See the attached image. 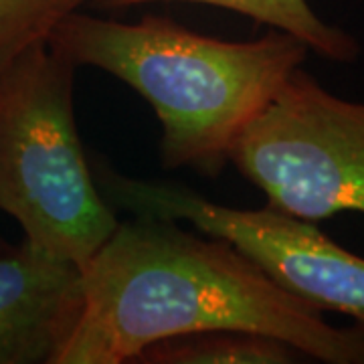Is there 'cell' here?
<instances>
[{
	"mask_svg": "<svg viewBox=\"0 0 364 364\" xmlns=\"http://www.w3.org/2000/svg\"><path fill=\"white\" fill-rule=\"evenodd\" d=\"M301 352L284 340L245 330H200L146 346L138 364H291Z\"/></svg>",
	"mask_w": 364,
	"mask_h": 364,
	"instance_id": "cell-8",
	"label": "cell"
},
{
	"mask_svg": "<svg viewBox=\"0 0 364 364\" xmlns=\"http://www.w3.org/2000/svg\"><path fill=\"white\" fill-rule=\"evenodd\" d=\"M47 45L71 65L104 69L138 91L162 124L164 168L207 178L221 176L239 136L310 53L279 28L233 43L156 14L128 25L73 13Z\"/></svg>",
	"mask_w": 364,
	"mask_h": 364,
	"instance_id": "cell-2",
	"label": "cell"
},
{
	"mask_svg": "<svg viewBox=\"0 0 364 364\" xmlns=\"http://www.w3.org/2000/svg\"><path fill=\"white\" fill-rule=\"evenodd\" d=\"M91 170L114 208L186 221L225 239L291 296L318 312L350 316L364 330V257L340 247L310 221L269 205L223 207L188 186L130 178L100 162Z\"/></svg>",
	"mask_w": 364,
	"mask_h": 364,
	"instance_id": "cell-5",
	"label": "cell"
},
{
	"mask_svg": "<svg viewBox=\"0 0 364 364\" xmlns=\"http://www.w3.org/2000/svg\"><path fill=\"white\" fill-rule=\"evenodd\" d=\"M233 162L267 205L306 221L364 215V104L298 67L235 142Z\"/></svg>",
	"mask_w": 364,
	"mask_h": 364,
	"instance_id": "cell-4",
	"label": "cell"
},
{
	"mask_svg": "<svg viewBox=\"0 0 364 364\" xmlns=\"http://www.w3.org/2000/svg\"><path fill=\"white\" fill-rule=\"evenodd\" d=\"M83 312L55 364H126L158 340L200 330L267 334L328 364H364V330L328 324L225 239L178 221L117 223L81 267Z\"/></svg>",
	"mask_w": 364,
	"mask_h": 364,
	"instance_id": "cell-1",
	"label": "cell"
},
{
	"mask_svg": "<svg viewBox=\"0 0 364 364\" xmlns=\"http://www.w3.org/2000/svg\"><path fill=\"white\" fill-rule=\"evenodd\" d=\"M100 9H126L146 2H200L245 14L255 23L286 31L308 49L336 63H354L360 57L358 41L344 28L324 23L308 0H91Z\"/></svg>",
	"mask_w": 364,
	"mask_h": 364,
	"instance_id": "cell-7",
	"label": "cell"
},
{
	"mask_svg": "<svg viewBox=\"0 0 364 364\" xmlns=\"http://www.w3.org/2000/svg\"><path fill=\"white\" fill-rule=\"evenodd\" d=\"M73 73L47 43L0 69V210L31 245L83 267L117 217L79 140Z\"/></svg>",
	"mask_w": 364,
	"mask_h": 364,
	"instance_id": "cell-3",
	"label": "cell"
},
{
	"mask_svg": "<svg viewBox=\"0 0 364 364\" xmlns=\"http://www.w3.org/2000/svg\"><path fill=\"white\" fill-rule=\"evenodd\" d=\"M81 312L77 263L28 241L0 251V364H55Z\"/></svg>",
	"mask_w": 364,
	"mask_h": 364,
	"instance_id": "cell-6",
	"label": "cell"
},
{
	"mask_svg": "<svg viewBox=\"0 0 364 364\" xmlns=\"http://www.w3.org/2000/svg\"><path fill=\"white\" fill-rule=\"evenodd\" d=\"M90 0H0V69L33 45L47 43L57 25Z\"/></svg>",
	"mask_w": 364,
	"mask_h": 364,
	"instance_id": "cell-9",
	"label": "cell"
}]
</instances>
